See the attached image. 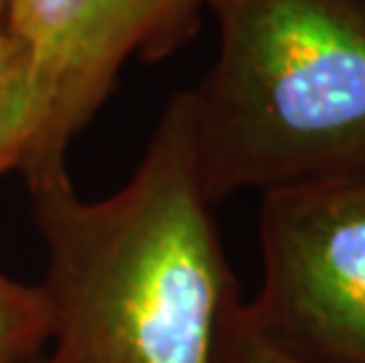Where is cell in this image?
Instances as JSON below:
<instances>
[{"label":"cell","mask_w":365,"mask_h":363,"mask_svg":"<svg viewBox=\"0 0 365 363\" xmlns=\"http://www.w3.org/2000/svg\"><path fill=\"white\" fill-rule=\"evenodd\" d=\"M31 363H54V359H52V354L48 352V354H43V357H38L36 361H31Z\"/></svg>","instance_id":"cell-9"},{"label":"cell","mask_w":365,"mask_h":363,"mask_svg":"<svg viewBox=\"0 0 365 363\" xmlns=\"http://www.w3.org/2000/svg\"><path fill=\"white\" fill-rule=\"evenodd\" d=\"M217 363H299L287 357L274 344H269L257 330L250 326L243 309V297L231 302L224 316L220 342H217Z\"/></svg>","instance_id":"cell-7"},{"label":"cell","mask_w":365,"mask_h":363,"mask_svg":"<svg viewBox=\"0 0 365 363\" xmlns=\"http://www.w3.org/2000/svg\"><path fill=\"white\" fill-rule=\"evenodd\" d=\"M205 0H14L12 29L34 55L36 130L24 180L66 168L132 57L158 61L196 31Z\"/></svg>","instance_id":"cell-4"},{"label":"cell","mask_w":365,"mask_h":363,"mask_svg":"<svg viewBox=\"0 0 365 363\" xmlns=\"http://www.w3.org/2000/svg\"><path fill=\"white\" fill-rule=\"evenodd\" d=\"M36 130L34 55L14 29L0 34V175L17 170Z\"/></svg>","instance_id":"cell-5"},{"label":"cell","mask_w":365,"mask_h":363,"mask_svg":"<svg viewBox=\"0 0 365 363\" xmlns=\"http://www.w3.org/2000/svg\"><path fill=\"white\" fill-rule=\"evenodd\" d=\"M54 363H217L240 295L196 165L191 90L170 95L130 182L85 200L66 168L29 177Z\"/></svg>","instance_id":"cell-1"},{"label":"cell","mask_w":365,"mask_h":363,"mask_svg":"<svg viewBox=\"0 0 365 363\" xmlns=\"http://www.w3.org/2000/svg\"><path fill=\"white\" fill-rule=\"evenodd\" d=\"M217 57L193 97L210 203L365 177V0H205Z\"/></svg>","instance_id":"cell-2"},{"label":"cell","mask_w":365,"mask_h":363,"mask_svg":"<svg viewBox=\"0 0 365 363\" xmlns=\"http://www.w3.org/2000/svg\"><path fill=\"white\" fill-rule=\"evenodd\" d=\"M250 326L299 363H365V177L262 194Z\"/></svg>","instance_id":"cell-3"},{"label":"cell","mask_w":365,"mask_h":363,"mask_svg":"<svg viewBox=\"0 0 365 363\" xmlns=\"http://www.w3.org/2000/svg\"><path fill=\"white\" fill-rule=\"evenodd\" d=\"M50 342L52 314L43 288L0 269V363H31L48 354Z\"/></svg>","instance_id":"cell-6"},{"label":"cell","mask_w":365,"mask_h":363,"mask_svg":"<svg viewBox=\"0 0 365 363\" xmlns=\"http://www.w3.org/2000/svg\"><path fill=\"white\" fill-rule=\"evenodd\" d=\"M14 19V0H0V34L12 29Z\"/></svg>","instance_id":"cell-8"}]
</instances>
